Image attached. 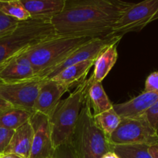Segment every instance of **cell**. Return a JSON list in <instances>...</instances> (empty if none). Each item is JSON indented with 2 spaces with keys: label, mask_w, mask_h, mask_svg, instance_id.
<instances>
[{
  "label": "cell",
  "mask_w": 158,
  "mask_h": 158,
  "mask_svg": "<svg viewBox=\"0 0 158 158\" xmlns=\"http://www.w3.org/2000/svg\"><path fill=\"white\" fill-rule=\"evenodd\" d=\"M130 5L122 0H66L50 22L57 35L107 37Z\"/></svg>",
  "instance_id": "obj_1"
},
{
  "label": "cell",
  "mask_w": 158,
  "mask_h": 158,
  "mask_svg": "<svg viewBox=\"0 0 158 158\" xmlns=\"http://www.w3.org/2000/svg\"><path fill=\"white\" fill-rule=\"evenodd\" d=\"M70 144L77 158H102L112 151L109 137L94 122L87 91Z\"/></svg>",
  "instance_id": "obj_2"
},
{
  "label": "cell",
  "mask_w": 158,
  "mask_h": 158,
  "mask_svg": "<svg viewBox=\"0 0 158 158\" xmlns=\"http://www.w3.org/2000/svg\"><path fill=\"white\" fill-rule=\"evenodd\" d=\"M92 39L94 38L55 34L29 48L26 55L36 77L41 78L50 69Z\"/></svg>",
  "instance_id": "obj_3"
},
{
  "label": "cell",
  "mask_w": 158,
  "mask_h": 158,
  "mask_svg": "<svg viewBox=\"0 0 158 158\" xmlns=\"http://www.w3.org/2000/svg\"><path fill=\"white\" fill-rule=\"evenodd\" d=\"M90 80L91 78H85L81 81L66 99L60 100L49 119L54 149L71 143Z\"/></svg>",
  "instance_id": "obj_4"
},
{
  "label": "cell",
  "mask_w": 158,
  "mask_h": 158,
  "mask_svg": "<svg viewBox=\"0 0 158 158\" xmlns=\"http://www.w3.org/2000/svg\"><path fill=\"white\" fill-rule=\"evenodd\" d=\"M55 34L50 21H21L12 34L0 39V68L15 55Z\"/></svg>",
  "instance_id": "obj_5"
},
{
  "label": "cell",
  "mask_w": 158,
  "mask_h": 158,
  "mask_svg": "<svg viewBox=\"0 0 158 158\" xmlns=\"http://www.w3.org/2000/svg\"><path fill=\"white\" fill-rule=\"evenodd\" d=\"M112 145L158 143V131L147 120L145 114L135 117H121L117 129L110 136Z\"/></svg>",
  "instance_id": "obj_6"
},
{
  "label": "cell",
  "mask_w": 158,
  "mask_h": 158,
  "mask_svg": "<svg viewBox=\"0 0 158 158\" xmlns=\"http://www.w3.org/2000/svg\"><path fill=\"white\" fill-rule=\"evenodd\" d=\"M158 19V0H143L131 3L119 19L109 35L122 38L125 34L139 32L152 22Z\"/></svg>",
  "instance_id": "obj_7"
},
{
  "label": "cell",
  "mask_w": 158,
  "mask_h": 158,
  "mask_svg": "<svg viewBox=\"0 0 158 158\" xmlns=\"http://www.w3.org/2000/svg\"><path fill=\"white\" fill-rule=\"evenodd\" d=\"M43 80L37 77L20 83H0V97L12 106L33 112L34 102Z\"/></svg>",
  "instance_id": "obj_8"
},
{
  "label": "cell",
  "mask_w": 158,
  "mask_h": 158,
  "mask_svg": "<svg viewBox=\"0 0 158 158\" xmlns=\"http://www.w3.org/2000/svg\"><path fill=\"white\" fill-rule=\"evenodd\" d=\"M119 37H99L94 38L85 43V45L81 46L74 52H73L69 56L67 57L64 60L54 66L48 72H46L41 79H51L59 73L60 71L64 69L65 68L71 66V65L77 64L88 60H95L99 56V54L108 46L116 40H119Z\"/></svg>",
  "instance_id": "obj_9"
},
{
  "label": "cell",
  "mask_w": 158,
  "mask_h": 158,
  "mask_svg": "<svg viewBox=\"0 0 158 158\" xmlns=\"http://www.w3.org/2000/svg\"><path fill=\"white\" fill-rule=\"evenodd\" d=\"M33 130L32 148L29 158H50L54 155L50 120L46 116L33 112L29 119Z\"/></svg>",
  "instance_id": "obj_10"
},
{
  "label": "cell",
  "mask_w": 158,
  "mask_h": 158,
  "mask_svg": "<svg viewBox=\"0 0 158 158\" xmlns=\"http://www.w3.org/2000/svg\"><path fill=\"white\" fill-rule=\"evenodd\" d=\"M71 89L69 86L53 79H44L34 102L33 112L50 118L61 100V97Z\"/></svg>",
  "instance_id": "obj_11"
},
{
  "label": "cell",
  "mask_w": 158,
  "mask_h": 158,
  "mask_svg": "<svg viewBox=\"0 0 158 158\" xmlns=\"http://www.w3.org/2000/svg\"><path fill=\"white\" fill-rule=\"evenodd\" d=\"M26 50L15 55L0 68V83H20L37 78Z\"/></svg>",
  "instance_id": "obj_12"
},
{
  "label": "cell",
  "mask_w": 158,
  "mask_h": 158,
  "mask_svg": "<svg viewBox=\"0 0 158 158\" xmlns=\"http://www.w3.org/2000/svg\"><path fill=\"white\" fill-rule=\"evenodd\" d=\"M158 101V92H143L137 97L124 103L113 106L121 117L142 116Z\"/></svg>",
  "instance_id": "obj_13"
},
{
  "label": "cell",
  "mask_w": 158,
  "mask_h": 158,
  "mask_svg": "<svg viewBox=\"0 0 158 158\" xmlns=\"http://www.w3.org/2000/svg\"><path fill=\"white\" fill-rule=\"evenodd\" d=\"M32 19L51 21L62 12L66 0H20Z\"/></svg>",
  "instance_id": "obj_14"
},
{
  "label": "cell",
  "mask_w": 158,
  "mask_h": 158,
  "mask_svg": "<svg viewBox=\"0 0 158 158\" xmlns=\"http://www.w3.org/2000/svg\"><path fill=\"white\" fill-rule=\"evenodd\" d=\"M33 130L30 121H27L15 130L9 144L4 154H15L23 158H29L32 148Z\"/></svg>",
  "instance_id": "obj_15"
},
{
  "label": "cell",
  "mask_w": 158,
  "mask_h": 158,
  "mask_svg": "<svg viewBox=\"0 0 158 158\" xmlns=\"http://www.w3.org/2000/svg\"><path fill=\"white\" fill-rule=\"evenodd\" d=\"M121 39L108 45L98 56L94 63V71L91 75L93 80L102 82L111 71L118 59L117 45Z\"/></svg>",
  "instance_id": "obj_16"
},
{
  "label": "cell",
  "mask_w": 158,
  "mask_h": 158,
  "mask_svg": "<svg viewBox=\"0 0 158 158\" xmlns=\"http://www.w3.org/2000/svg\"><path fill=\"white\" fill-rule=\"evenodd\" d=\"M94 61L95 60H88L71 65L60 71L57 75L51 79L68 85L71 88L75 83L78 84L81 81L85 79L88 73L94 66Z\"/></svg>",
  "instance_id": "obj_17"
},
{
  "label": "cell",
  "mask_w": 158,
  "mask_h": 158,
  "mask_svg": "<svg viewBox=\"0 0 158 158\" xmlns=\"http://www.w3.org/2000/svg\"><path fill=\"white\" fill-rule=\"evenodd\" d=\"M89 85L87 89V95L91 102V108L93 110V114L97 115L105 110L113 107L111 101L108 99L102 82L93 80L92 77H90Z\"/></svg>",
  "instance_id": "obj_18"
},
{
  "label": "cell",
  "mask_w": 158,
  "mask_h": 158,
  "mask_svg": "<svg viewBox=\"0 0 158 158\" xmlns=\"http://www.w3.org/2000/svg\"><path fill=\"white\" fill-rule=\"evenodd\" d=\"M33 114V112L15 106L0 110V127L15 131L29 121Z\"/></svg>",
  "instance_id": "obj_19"
},
{
  "label": "cell",
  "mask_w": 158,
  "mask_h": 158,
  "mask_svg": "<svg viewBox=\"0 0 158 158\" xmlns=\"http://www.w3.org/2000/svg\"><path fill=\"white\" fill-rule=\"evenodd\" d=\"M94 119L97 126L108 137L117 129L121 122V117L113 107L97 115H94Z\"/></svg>",
  "instance_id": "obj_20"
},
{
  "label": "cell",
  "mask_w": 158,
  "mask_h": 158,
  "mask_svg": "<svg viewBox=\"0 0 158 158\" xmlns=\"http://www.w3.org/2000/svg\"><path fill=\"white\" fill-rule=\"evenodd\" d=\"M149 147L145 143L113 145L112 151L119 158H153L149 152Z\"/></svg>",
  "instance_id": "obj_21"
},
{
  "label": "cell",
  "mask_w": 158,
  "mask_h": 158,
  "mask_svg": "<svg viewBox=\"0 0 158 158\" xmlns=\"http://www.w3.org/2000/svg\"><path fill=\"white\" fill-rule=\"evenodd\" d=\"M0 12L20 22L30 19V15L20 0H0Z\"/></svg>",
  "instance_id": "obj_22"
},
{
  "label": "cell",
  "mask_w": 158,
  "mask_h": 158,
  "mask_svg": "<svg viewBox=\"0 0 158 158\" xmlns=\"http://www.w3.org/2000/svg\"><path fill=\"white\" fill-rule=\"evenodd\" d=\"M20 23L19 20L0 12V39L12 34L18 27Z\"/></svg>",
  "instance_id": "obj_23"
},
{
  "label": "cell",
  "mask_w": 158,
  "mask_h": 158,
  "mask_svg": "<svg viewBox=\"0 0 158 158\" xmlns=\"http://www.w3.org/2000/svg\"><path fill=\"white\" fill-rule=\"evenodd\" d=\"M14 132V130L0 127V154H4L8 145L10 143Z\"/></svg>",
  "instance_id": "obj_24"
},
{
  "label": "cell",
  "mask_w": 158,
  "mask_h": 158,
  "mask_svg": "<svg viewBox=\"0 0 158 158\" xmlns=\"http://www.w3.org/2000/svg\"><path fill=\"white\" fill-rule=\"evenodd\" d=\"M54 157L56 158H77L70 143L61 145L56 148L54 151Z\"/></svg>",
  "instance_id": "obj_25"
},
{
  "label": "cell",
  "mask_w": 158,
  "mask_h": 158,
  "mask_svg": "<svg viewBox=\"0 0 158 158\" xmlns=\"http://www.w3.org/2000/svg\"><path fill=\"white\" fill-rule=\"evenodd\" d=\"M144 91L146 92H158V71L151 73L147 77Z\"/></svg>",
  "instance_id": "obj_26"
},
{
  "label": "cell",
  "mask_w": 158,
  "mask_h": 158,
  "mask_svg": "<svg viewBox=\"0 0 158 158\" xmlns=\"http://www.w3.org/2000/svg\"><path fill=\"white\" fill-rule=\"evenodd\" d=\"M145 116L150 125L158 131V101L145 113Z\"/></svg>",
  "instance_id": "obj_27"
},
{
  "label": "cell",
  "mask_w": 158,
  "mask_h": 158,
  "mask_svg": "<svg viewBox=\"0 0 158 158\" xmlns=\"http://www.w3.org/2000/svg\"><path fill=\"white\" fill-rule=\"evenodd\" d=\"M149 152L153 158H158V143L150 145L149 147Z\"/></svg>",
  "instance_id": "obj_28"
},
{
  "label": "cell",
  "mask_w": 158,
  "mask_h": 158,
  "mask_svg": "<svg viewBox=\"0 0 158 158\" xmlns=\"http://www.w3.org/2000/svg\"><path fill=\"white\" fill-rule=\"evenodd\" d=\"M12 105L9 103H8L6 100H5L4 99L1 98L0 97V110H2L7 109V108L12 107Z\"/></svg>",
  "instance_id": "obj_29"
},
{
  "label": "cell",
  "mask_w": 158,
  "mask_h": 158,
  "mask_svg": "<svg viewBox=\"0 0 158 158\" xmlns=\"http://www.w3.org/2000/svg\"><path fill=\"white\" fill-rule=\"evenodd\" d=\"M0 158H23L15 154H2L0 156Z\"/></svg>",
  "instance_id": "obj_30"
},
{
  "label": "cell",
  "mask_w": 158,
  "mask_h": 158,
  "mask_svg": "<svg viewBox=\"0 0 158 158\" xmlns=\"http://www.w3.org/2000/svg\"><path fill=\"white\" fill-rule=\"evenodd\" d=\"M102 158H119V157H118V155L115 152H113V151H109V152H108L107 154H105Z\"/></svg>",
  "instance_id": "obj_31"
},
{
  "label": "cell",
  "mask_w": 158,
  "mask_h": 158,
  "mask_svg": "<svg viewBox=\"0 0 158 158\" xmlns=\"http://www.w3.org/2000/svg\"><path fill=\"white\" fill-rule=\"evenodd\" d=\"M50 158H56V157H54V156H53V157H51Z\"/></svg>",
  "instance_id": "obj_32"
},
{
  "label": "cell",
  "mask_w": 158,
  "mask_h": 158,
  "mask_svg": "<svg viewBox=\"0 0 158 158\" xmlns=\"http://www.w3.org/2000/svg\"><path fill=\"white\" fill-rule=\"evenodd\" d=\"M0 156H1V154H0Z\"/></svg>",
  "instance_id": "obj_33"
}]
</instances>
